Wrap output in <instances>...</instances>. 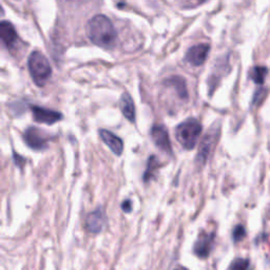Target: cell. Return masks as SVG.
Instances as JSON below:
<instances>
[{
  "label": "cell",
  "instance_id": "cell-1",
  "mask_svg": "<svg viewBox=\"0 0 270 270\" xmlns=\"http://www.w3.org/2000/svg\"><path fill=\"white\" fill-rule=\"evenodd\" d=\"M86 32L90 41L99 47L111 49L116 45V29L106 15L98 14L90 18L86 25Z\"/></svg>",
  "mask_w": 270,
  "mask_h": 270
},
{
  "label": "cell",
  "instance_id": "cell-2",
  "mask_svg": "<svg viewBox=\"0 0 270 270\" xmlns=\"http://www.w3.org/2000/svg\"><path fill=\"white\" fill-rule=\"evenodd\" d=\"M201 133L202 125L194 117H189L175 128V137L186 150L194 148Z\"/></svg>",
  "mask_w": 270,
  "mask_h": 270
},
{
  "label": "cell",
  "instance_id": "cell-3",
  "mask_svg": "<svg viewBox=\"0 0 270 270\" xmlns=\"http://www.w3.org/2000/svg\"><path fill=\"white\" fill-rule=\"evenodd\" d=\"M28 68L33 82L39 87L44 86L52 74V69L49 61L39 51H33L30 54L28 58Z\"/></svg>",
  "mask_w": 270,
  "mask_h": 270
},
{
  "label": "cell",
  "instance_id": "cell-4",
  "mask_svg": "<svg viewBox=\"0 0 270 270\" xmlns=\"http://www.w3.org/2000/svg\"><path fill=\"white\" fill-rule=\"evenodd\" d=\"M24 139L26 144L33 150L42 151L48 148L50 136L48 133L43 131L42 129L36 127H29L24 134Z\"/></svg>",
  "mask_w": 270,
  "mask_h": 270
},
{
  "label": "cell",
  "instance_id": "cell-5",
  "mask_svg": "<svg viewBox=\"0 0 270 270\" xmlns=\"http://www.w3.org/2000/svg\"><path fill=\"white\" fill-rule=\"evenodd\" d=\"M217 137H218L217 129H210L209 131L205 134L204 138L201 142V145H199V148H198L196 163H198L199 165H204L206 163L212 148L215 146Z\"/></svg>",
  "mask_w": 270,
  "mask_h": 270
},
{
  "label": "cell",
  "instance_id": "cell-6",
  "mask_svg": "<svg viewBox=\"0 0 270 270\" xmlns=\"http://www.w3.org/2000/svg\"><path fill=\"white\" fill-rule=\"evenodd\" d=\"M31 111L33 114L34 121L41 124L53 125L56 122H59L63 118V114L54 110H50L39 106H31Z\"/></svg>",
  "mask_w": 270,
  "mask_h": 270
},
{
  "label": "cell",
  "instance_id": "cell-7",
  "mask_svg": "<svg viewBox=\"0 0 270 270\" xmlns=\"http://www.w3.org/2000/svg\"><path fill=\"white\" fill-rule=\"evenodd\" d=\"M151 137L155 146L167 154L172 153V147L167 129L162 125H154L151 129Z\"/></svg>",
  "mask_w": 270,
  "mask_h": 270
},
{
  "label": "cell",
  "instance_id": "cell-8",
  "mask_svg": "<svg viewBox=\"0 0 270 270\" xmlns=\"http://www.w3.org/2000/svg\"><path fill=\"white\" fill-rule=\"evenodd\" d=\"M210 46L208 44H197L188 49L185 55L186 61L192 66L198 67L205 63L209 54Z\"/></svg>",
  "mask_w": 270,
  "mask_h": 270
},
{
  "label": "cell",
  "instance_id": "cell-9",
  "mask_svg": "<svg viewBox=\"0 0 270 270\" xmlns=\"http://www.w3.org/2000/svg\"><path fill=\"white\" fill-rule=\"evenodd\" d=\"M214 239V234L213 233H206L202 232L199 234L197 241L195 242L193 246V251L194 253L202 258H206L210 251H211L212 244Z\"/></svg>",
  "mask_w": 270,
  "mask_h": 270
},
{
  "label": "cell",
  "instance_id": "cell-10",
  "mask_svg": "<svg viewBox=\"0 0 270 270\" xmlns=\"http://www.w3.org/2000/svg\"><path fill=\"white\" fill-rule=\"evenodd\" d=\"M106 223V215L102 208H97L94 211L90 212L86 218V226L90 232L98 233Z\"/></svg>",
  "mask_w": 270,
  "mask_h": 270
},
{
  "label": "cell",
  "instance_id": "cell-11",
  "mask_svg": "<svg viewBox=\"0 0 270 270\" xmlns=\"http://www.w3.org/2000/svg\"><path fill=\"white\" fill-rule=\"evenodd\" d=\"M0 38L8 49L15 48L19 41L13 25L8 21H3L0 23Z\"/></svg>",
  "mask_w": 270,
  "mask_h": 270
},
{
  "label": "cell",
  "instance_id": "cell-12",
  "mask_svg": "<svg viewBox=\"0 0 270 270\" xmlns=\"http://www.w3.org/2000/svg\"><path fill=\"white\" fill-rule=\"evenodd\" d=\"M99 135L104 141V143L112 150L115 155H122L124 151V143L121 137H118L114 133L108 131V130L102 129L99 130Z\"/></svg>",
  "mask_w": 270,
  "mask_h": 270
},
{
  "label": "cell",
  "instance_id": "cell-13",
  "mask_svg": "<svg viewBox=\"0 0 270 270\" xmlns=\"http://www.w3.org/2000/svg\"><path fill=\"white\" fill-rule=\"evenodd\" d=\"M119 108L122 110V113L128 119L129 122L133 123L135 121V106L133 99L129 93H123L119 99Z\"/></svg>",
  "mask_w": 270,
  "mask_h": 270
},
{
  "label": "cell",
  "instance_id": "cell-14",
  "mask_svg": "<svg viewBox=\"0 0 270 270\" xmlns=\"http://www.w3.org/2000/svg\"><path fill=\"white\" fill-rule=\"evenodd\" d=\"M165 84L167 86L172 87L175 91L178 93L179 97L186 99L188 97V91L186 87V82L184 81V78L179 76H171L167 78L165 81Z\"/></svg>",
  "mask_w": 270,
  "mask_h": 270
},
{
  "label": "cell",
  "instance_id": "cell-15",
  "mask_svg": "<svg viewBox=\"0 0 270 270\" xmlns=\"http://www.w3.org/2000/svg\"><path fill=\"white\" fill-rule=\"evenodd\" d=\"M158 167H159V164H158L157 157L155 155L150 156L148 164H147V169H146V171H145V173L143 175V179L145 182H148L152 177H154L155 172L157 171Z\"/></svg>",
  "mask_w": 270,
  "mask_h": 270
},
{
  "label": "cell",
  "instance_id": "cell-16",
  "mask_svg": "<svg viewBox=\"0 0 270 270\" xmlns=\"http://www.w3.org/2000/svg\"><path fill=\"white\" fill-rule=\"evenodd\" d=\"M267 72L268 70L266 67H254L251 70V72H250V78H251L255 84L263 85Z\"/></svg>",
  "mask_w": 270,
  "mask_h": 270
},
{
  "label": "cell",
  "instance_id": "cell-17",
  "mask_svg": "<svg viewBox=\"0 0 270 270\" xmlns=\"http://www.w3.org/2000/svg\"><path fill=\"white\" fill-rule=\"evenodd\" d=\"M250 262L248 258L238 257L231 263V270H249Z\"/></svg>",
  "mask_w": 270,
  "mask_h": 270
},
{
  "label": "cell",
  "instance_id": "cell-18",
  "mask_svg": "<svg viewBox=\"0 0 270 270\" xmlns=\"http://www.w3.org/2000/svg\"><path fill=\"white\" fill-rule=\"evenodd\" d=\"M246 236V230L244 226L242 225H237L234 227L233 232H232V238L235 243L241 242L242 239Z\"/></svg>",
  "mask_w": 270,
  "mask_h": 270
},
{
  "label": "cell",
  "instance_id": "cell-19",
  "mask_svg": "<svg viewBox=\"0 0 270 270\" xmlns=\"http://www.w3.org/2000/svg\"><path fill=\"white\" fill-rule=\"evenodd\" d=\"M265 93H266V90H264V89H261V90H258V91H256L255 92V95L253 97V104L261 103L263 101V98L261 96L262 95L265 96Z\"/></svg>",
  "mask_w": 270,
  "mask_h": 270
},
{
  "label": "cell",
  "instance_id": "cell-20",
  "mask_svg": "<svg viewBox=\"0 0 270 270\" xmlns=\"http://www.w3.org/2000/svg\"><path fill=\"white\" fill-rule=\"evenodd\" d=\"M122 209L124 210L125 212H131L132 211V203L131 201H130V199H126V201L123 202L122 204Z\"/></svg>",
  "mask_w": 270,
  "mask_h": 270
},
{
  "label": "cell",
  "instance_id": "cell-21",
  "mask_svg": "<svg viewBox=\"0 0 270 270\" xmlns=\"http://www.w3.org/2000/svg\"><path fill=\"white\" fill-rule=\"evenodd\" d=\"M173 270H188V269L185 268V267H182V266H178V267H176V268L173 269Z\"/></svg>",
  "mask_w": 270,
  "mask_h": 270
}]
</instances>
